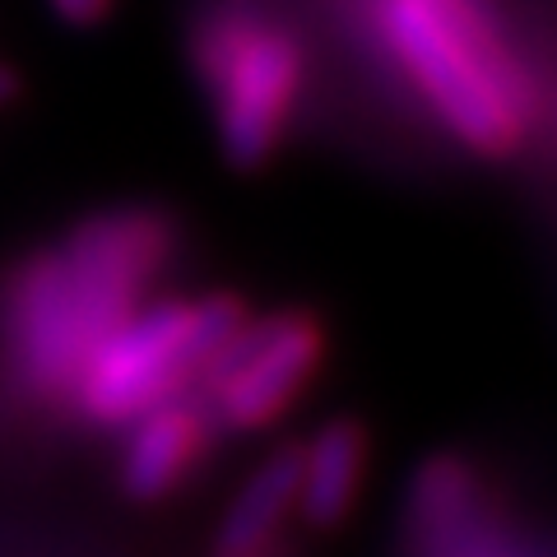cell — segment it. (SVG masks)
<instances>
[{"label":"cell","mask_w":557,"mask_h":557,"mask_svg":"<svg viewBox=\"0 0 557 557\" xmlns=\"http://www.w3.org/2000/svg\"><path fill=\"white\" fill-rule=\"evenodd\" d=\"M474 511V469L460 456H432L413 479V530L423 539L456 534Z\"/></svg>","instance_id":"9"},{"label":"cell","mask_w":557,"mask_h":557,"mask_svg":"<svg viewBox=\"0 0 557 557\" xmlns=\"http://www.w3.org/2000/svg\"><path fill=\"white\" fill-rule=\"evenodd\" d=\"M20 94H24V79H20V70L0 61V108H5V102H14Z\"/></svg>","instance_id":"11"},{"label":"cell","mask_w":557,"mask_h":557,"mask_svg":"<svg viewBox=\"0 0 557 557\" xmlns=\"http://www.w3.org/2000/svg\"><path fill=\"white\" fill-rule=\"evenodd\" d=\"M168 256V228L149 209L79 223L57 251L14 274L5 348L38 395H70L89 354L135 311Z\"/></svg>","instance_id":"1"},{"label":"cell","mask_w":557,"mask_h":557,"mask_svg":"<svg viewBox=\"0 0 557 557\" xmlns=\"http://www.w3.org/2000/svg\"><path fill=\"white\" fill-rule=\"evenodd\" d=\"M368 474V432L358 418H330L302 442L298 511L311 530H335L348 520Z\"/></svg>","instance_id":"7"},{"label":"cell","mask_w":557,"mask_h":557,"mask_svg":"<svg viewBox=\"0 0 557 557\" xmlns=\"http://www.w3.org/2000/svg\"><path fill=\"white\" fill-rule=\"evenodd\" d=\"M298 483H302V442L274 446L265 460L251 469L233 507L223 511V525L214 534L219 557H251L274 539V530L298 511Z\"/></svg>","instance_id":"8"},{"label":"cell","mask_w":557,"mask_h":557,"mask_svg":"<svg viewBox=\"0 0 557 557\" xmlns=\"http://www.w3.org/2000/svg\"><path fill=\"white\" fill-rule=\"evenodd\" d=\"M219 98V145L233 168H260L278 145L293 94L302 84V51L278 28H233L205 57Z\"/></svg>","instance_id":"5"},{"label":"cell","mask_w":557,"mask_h":557,"mask_svg":"<svg viewBox=\"0 0 557 557\" xmlns=\"http://www.w3.org/2000/svg\"><path fill=\"white\" fill-rule=\"evenodd\" d=\"M386 33L405 65L413 70V79L423 84V94L437 102L446 126L469 149L497 153L511 145V98L483 57L474 20L456 0H391Z\"/></svg>","instance_id":"3"},{"label":"cell","mask_w":557,"mask_h":557,"mask_svg":"<svg viewBox=\"0 0 557 557\" xmlns=\"http://www.w3.org/2000/svg\"><path fill=\"white\" fill-rule=\"evenodd\" d=\"M205 446V413L186 391L135 418L131 446L121 456V493L131 502H159L177 487Z\"/></svg>","instance_id":"6"},{"label":"cell","mask_w":557,"mask_h":557,"mask_svg":"<svg viewBox=\"0 0 557 557\" xmlns=\"http://www.w3.org/2000/svg\"><path fill=\"white\" fill-rule=\"evenodd\" d=\"M251 557H256V553H251Z\"/></svg>","instance_id":"12"},{"label":"cell","mask_w":557,"mask_h":557,"mask_svg":"<svg viewBox=\"0 0 557 557\" xmlns=\"http://www.w3.org/2000/svg\"><path fill=\"white\" fill-rule=\"evenodd\" d=\"M247 325V307L228 293L205 302H153L131 311L102 339L75 381V405L98 428L135 423L145 409L200 381L209 358Z\"/></svg>","instance_id":"2"},{"label":"cell","mask_w":557,"mask_h":557,"mask_svg":"<svg viewBox=\"0 0 557 557\" xmlns=\"http://www.w3.org/2000/svg\"><path fill=\"white\" fill-rule=\"evenodd\" d=\"M321 325L307 311H278L260 325L247 321L200 372L209 409L228 432L274 423L321 368Z\"/></svg>","instance_id":"4"},{"label":"cell","mask_w":557,"mask_h":557,"mask_svg":"<svg viewBox=\"0 0 557 557\" xmlns=\"http://www.w3.org/2000/svg\"><path fill=\"white\" fill-rule=\"evenodd\" d=\"M57 20H65L70 28H94L112 14V0H51Z\"/></svg>","instance_id":"10"}]
</instances>
